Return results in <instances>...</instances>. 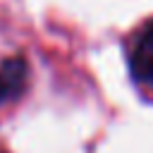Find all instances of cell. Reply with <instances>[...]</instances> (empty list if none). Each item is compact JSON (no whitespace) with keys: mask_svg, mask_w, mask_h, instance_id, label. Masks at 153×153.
<instances>
[{"mask_svg":"<svg viewBox=\"0 0 153 153\" xmlns=\"http://www.w3.org/2000/svg\"><path fill=\"white\" fill-rule=\"evenodd\" d=\"M0 153H5V151H2V148H0Z\"/></svg>","mask_w":153,"mask_h":153,"instance_id":"obj_3","label":"cell"},{"mask_svg":"<svg viewBox=\"0 0 153 153\" xmlns=\"http://www.w3.org/2000/svg\"><path fill=\"white\" fill-rule=\"evenodd\" d=\"M131 74L139 84L153 88V19L136 33L129 53Z\"/></svg>","mask_w":153,"mask_h":153,"instance_id":"obj_2","label":"cell"},{"mask_svg":"<svg viewBox=\"0 0 153 153\" xmlns=\"http://www.w3.org/2000/svg\"><path fill=\"white\" fill-rule=\"evenodd\" d=\"M29 84V62L22 55L0 57V105L17 100Z\"/></svg>","mask_w":153,"mask_h":153,"instance_id":"obj_1","label":"cell"}]
</instances>
